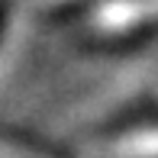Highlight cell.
I'll use <instances>...</instances> for the list:
<instances>
[{
  "label": "cell",
  "mask_w": 158,
  "mask_h": 158,
  "mask_svg": "<svg viewBox=\"0 0 158 158\" xmlns=\"http://www.w3.org/2000/svg\"><path fill=\"white\" fill-rule=\"evenodd\" d=\"M126 155H135V158H158V132H148V135H135L129 139Z\"/></svg>",
  "instance_id": "obj_1"
},
{
  "label": "cell",
  "mask_w": 158,
  "mask_h": 158,
  "mask_svg": "<svg viewBox=\"0 0 158 158\" xmlns=\"http://www.w3.org/2000/svg\"><path fill=\"white\" fill-rule=\"evenodd\" d=\"M0 158H39L26 148H13V145H0Z\"/></svg>",
  "instance_id": "obj_2"
}]
</instances>
